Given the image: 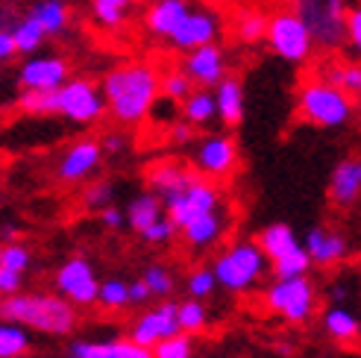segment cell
Here are the masks:
<instances>
[{"mask_svg":"<svg viewBox=\"0 0 361 358\" xmlns=\"http://www.w3.org/2000/svg\"><path fill=\"white\" fill-rule=\"evenodd\" d=\"M100 94L106 100V112L118 123L138 127L150 118L159 100V74L144 62L118 65L103 77Z\"/></svg>","mask_w":361,"mask_h":358,"instance_id":"obj_1","label":"cell"},{"mask_svg":"<svg viewBox=\"0 0 361 358\" xmlns=\"http://www.w3.org/2000/svg\"><path fill=\"white\" fill-rule=\"evenodd\" d=\"M0 320L24 326L27 332H42L53 338H68L77 329V311L59 294H12L0 297Z\"/></svg>","mask_w":361,"mask_h":358,"instance_id":"obj_2","label":"cell"},{"mask_svg":"<svg viewBox=\"0 0 361 358\" xmlns=\"http://www.w3.org/2000/svg\"><path fill=\"white\" fill-rule=\"evenodd\" d=\"M209 267L214 273L218 288H224L229 294H247L264 279V273L270 271V261L264 259L256 241L241 238L235 244H229L226 249H221L218 259Z\"/></svg>","mask_w":361,"mask_h":358,"instance_id":"obj_3","label":"cell"},{"mask_svg":"<svg viewBox=\"0 0 361 358\" xmlns=\"http://www.w3.org/2000/svg\"><path fill=\"white\" fill-rule=\"evenodd\" d=\"M297 112L305 123L312 127H320V130H341L347 127L355 115V103L350 94H344L341 88L323 82L320 77L317 80H309L300 94H297Z\"/></svg>","mask_w":361,"mask_h":358,"instance_id":"obj_4","label":"cell"},{"mask_svg":"<svg viewBox=\"0 0 361 358\" xmlns=\"http://www.w3.org/2000/svg\"><path fill=\"white\" fill-rule=\"evenodd\" d=\"M264 306L288 323H305L317 311V288L309 276L274 279L264 288Z\"/></svg>","mask_w":361,"mask_h":358,"instance_id":"obj_5","label":"cell"},{"mask_svg":"<svg viewBox=\"0 0 361 358\" xmlns=\"http://www.w3.org/2000/svg\"><path fill=\"white\" fill-rule=\"evenodd\" d=\"M344 0H294V15L305 24L312 42L323 50H338L344 44Z\"/></svg>","mask_w":361,"mask_h":358,"instance_id":"obj_6","label":"cell"},{"mask_svg":"<svg viewBox=\"0 0 361 358\" xmlns=\"http://www.w3.org/2000/svg\"><path fill=\"white\" fill-rule=\"evenodd\" d=\"M218 209H224V191L214 185L212 179H203L197 173L183 191H176L165 203V214L176 229H183L185 223L203 218V214L218 211Z\"/></svg>","mask_w":361,"mask_h":358,"instance_id":"obj_7","label":"cell"},{"mask_svg":"<svg viewBox=\"0 0 361 358\" xmlns=\"http://www.w3.org/2000/svg\"><path fill=\"white\" fill-rule=\"evenodd\" d=\"M264 39H267L270 50H274L279 59L294 62V65L305 62L312 56V50H314V42H312L309 30H305V24L291 9H282V12L267 18Z\"/></svg>","mask_w":361,"mask_h":358,"instance_id":"obj_8","label":"cell"},{"mask_svg":"<svg viewBox=\"0 0 361 358\" xmlns=\"http://www.w3.org/2000/svg\"><path fill=\"white\" fill-rule=\"evenodd\" d=\"M56 115L71 123H97L106 115V100L92 80L74 77L56 88Z\"/></svg>","mask_w":361,"mask_h":358,"instance_id":"obj_9","label":"cell"},{"mask_svg":"<svg viewBox=\"0 0 361 358\" xmlns=\"http://www.w3.org/2000/svg\"><path fill=\"white\" fill-rule=\"evenodd\" d=\"M53 285H56V294L62 300H68L71 306H80V309H88L97 302V288H100V279H97V271L94 264L82 259V256H71L59 264L56 276H53Z\"/></svg>","mask_w":361,"mask_h":358,"instance_id":"obj_10","label":"cell"},{"mask_svg":"<svg viewBox=\"0 0 361 358\" xmlns=\"http://www.w3.org/2000/svg\"><path fill=\"white\" fill-rule=\"evenodd\" d=\"M191 171L203 179H226L232 171L238 168V144L229 135H206L200 141H191Z\"/></svg>","mask_w":361,"mask_h":358,"instance_id":"obj_11","label":"cell"},{"mask_svg":"<svg viewBox=\"0 0 361 358\" xmlns=\"http://www.w3.org/2000/svg\"><path fill=\"white\" fill-rule=\"evenodd\" d=\"M179 335V323H176V302L173 300H161L156 306L144 309L130 326V341L153 350L156 344L168 341V338Z\"/></svg>","mask_w":361,"mask_h":358,"instance_id":"obj_12","label":"cell"},{"mask_svg":"<svg viewBox=\"0 0 361 358\" xmlns=\"http://www.w3.org/2000/svg\"><path fill=\"white\" fill-rule=\"evenodd\" d=\"M103 165V150L94 138H80L74 144H68L65 153L56 162V179L65 185H77L92 179Z\"/></svg>","mask_w":361,"mask_h":358,"instance_id":"obj_13","label":"cell"},{"mask_svg":"<svg viewBox=\"0 0 361 358\" xmlns=\"http://www.w3.org/2000/svg\"><path fill=\"white\" fill-rule=\"evenodd\" d=\"M305 256H309L312 264L317 267H335V264H344L353 253V244L341 229H329V226H314L309 229L305 241H300Z\"/></svg>","mask_w":361,"mask_h":358,"instance_id":"obj_14","label":"cell"},{"mask_svg":"<svg viewBox=\"0 0 361 358\" xmlns=\"http://www.w3.org/2000/svg\"><path fill=\"white\" fill-rule=\"evenodd\" d=\"M221 35V18L218 12L212 9H197L191 6V12L183 18V24H179L171 35V44L176 50H194V47H203V44H214Z\"/></svg>","mask_w":361,"mask_h":358,"instance_id":"obj_15","label":"cell"},{"mask_svg":"<svg viewBox=\"0 0 361 358\" xmlns=\"http://www.w3.org/2000/svg\"><path fill=\"white\" fill-rule=\"evenodd\" d=\"M71 68L62 56H30L18 70V85L24 92H56L62 82H68Z\"/></svg>","mask_w":361,"mask_h":358,"instance_id":"obj_16","label":"cell"},{"mask_svg":"<svg viewBox=\"0 0 361 358\" xmlns=\"http://www.w3.org/2000/svg\"><path fill=\"white\" fill-rule=\"evenodd\" d=\"M183 74L200 88H214L224 77H226V56L221 44H203V47H194L185 53V62H183Z\"/></svg>","mask_w":361,"mask_h":358,"instance_id":"obj_17","label":"cell"},{"mask_svg":"<svg viewBox=\"0 0 361 358\" xmlns=\"http://www.w3.org/2000/svg\"><path fill=\"white\" fill-rule=\"evenodd\" d=\"M229 229V211L218 209L212 214H203L191 223H185L183 229H176L183 235V244L191 249V253H206V249H214L221 244V238L226 235Z\"/></svg>","mask_w":361,"mask_h":358,"instance_id":"obj_18","label":"cell"},{"mask_svg":"<svg viewBox=\"0 0 361 358\" xmlns=\"http://www.w3.org/2000/svg\"><path fill=\"white\" fill-rule=\"evenodd\" d=\"M194 179V171L185 162H176V159H161V162L147 168V191L156 194L161 206H165L176 191H183Z\"/></svg>","mask_w":361,"mask_h":358,"instance_id":"obj_19","label":"cell"},{"mask_svg":"<svg viewBox=\"0 0 361 358\" xmlns=\"http://www.w3.org/2000/svg\"><path fill=\"white\" fill-rule=\"evenodd\" d=\"M326 194H329V203L335 209L358 206V194H361V162H358V156H350V159H344V162L335 165Z\"/></svg>","mask_w":361,"mask_h":358,"instance_id":"obj_20","label":"cell"},{"mask_svg":"<svg viewBox=\"0 0 361 358\" xmlns=\"http://www.w3.org/2000/svg\"><path fill=\"white\" fill-rule=\"evenodd\" d=\"M191 12V0H156V4L147 9V30L156 35V39H171L173 30L183 24V18Z\"/></svg>","mask_w":361,"mask_h":358,"instance_id":"obj_21","label":"cell"},{"mask_svg":"<svg viewBox=\"0 0 361 358\" xmlns=\"http://www.w3.org/2000/svg\"><path fill=\"white\" fill-rule=\"evenodd\" d=\"M214 115L224 121V127H238L244 121V85L235 77H224L214 85Z\"/></svg>","mask_w":361,"mask_h":358,"instance_id":"obj_22","label":"cell"},{"mask_svg":"<svg viewBox=\"0 0 361 358\" xmlns=\"http://www.w3.org/2000/svg\"><path fill=\"white\" fill-rule=\"evenodd\" d=\"M68 352L82 358H153L150 350L133 344L130 338H115V341H74Z\"/></svg>","mask_w":361,"mask_h":358,"instance_id":"obj_23","label":"cell"},{"mask_svg":"<svg viewBox=\"0 0 361 358\" xmlns=\"http://www.w3.org/2000/svg\"><path fill=\"white\" fill-rule=\"evenodd\" d=\"M259 249L264 253V259L274 264V261H282L288 259L291 253H297V249L302 247L300 238H297V232L288 226V223H270L259 232Z\"/></svg>","mask_w":361,"mask_h":358,"instance_id":"obj_24","label":"cell"},{"mask_svg":"<svg viewBox=\"0 0 361 358\" xmlns=\"http://www.w3.org/2000/svg\"><path fill=\"white\" fill-rule=\"evenodd\" d=\"M159 218H165V206H161V200L156 194H150L147 188L138 191L130 200V206H126V211H123V223L130 226L133 232H138V235L150 223H156Z\"/></svg>","mask_w":361,"mask_h":358,"instance_id":"obj_25","label":"cell"},{"mask_svg":"<svg viewBox=\"0 0 361 358\" xmlns=\"http://www.w3.org/2000/svg\"><path fill=\"white\" fill-rule=\"evenodd\" d=\"M323 329L338 344H355L361 323H358V314H353L347 306H329L326 314H323Z\"/></svg>","mask_w":361,"mask_h":358,"instance_id":"obj_26","label":"cell"},{"mask_svg":"<svg viewBox=\"0 0 361 358\" xmlns=\"http://www.w3.org/2000/svg\"><path fill=\"white\" fill-rule=\"evenodd\" d=\"M320 80L341 88V92L350 94L353 100L361 92V68H358V62H326L323 65Z\"/></svg>","mask_w":361,"mask_h":358,"instance_id":"obj_27","label":"cell"},{"mask_svg":"<svg viewBox=\"0 0 361 358\" xmlns=\"http://www.w3.org/2000/svg\"><path fill=\"white\" fill-rule=\"evenodd\" d=\"M30 15L39 21V27L44 30V35H62L68 30V21H71L65 0H39V4L32 6Z\"/></svg>","mask_w":361,"mask_h":358,"instance_id":"obj_28","label":"cell"},{"mask_svg":"<svg viewBox=\"0 0 361 358\" xmlns=\"http://www.w3.org/2000/svg\"><path fill=\"white\" fill-rule=\"evenodd\" d=\"M179 106H183V121L191 123V127H206V123L218 118L214 115V97L209 88H194Z\"/></svg>","mask_w":361,"mask_h":358,"instance_id":"obj_29","label":"cell"},{"mask_svg":"<svg viewBox=\"0 0 361 358\" xmlns=\"http://www.w3.org/2000/svg\"><path fill=\"white\" fill-rule=\"evenodd\" d=\"M9 32H12V42H15V53H24V56H32L47 39L44 30L39 27V21H35L32 15L18 18V21L9 27Z\"/></svg>","mask_w":361,"mask_h":358,"instance_id":"obj_30","label":"cell"},{"mask_svg":"<svg viewBox=\"0 0 361 358\" xmlns=\"http://www.w3.org/2000/svg\"><path fill=\"white\" fill-rule=\"evenodd\" d=\"M176 323H179V332L185 335H197L209 326V309L203 300H183L176 302Z\"/></svg>","mask_w":361,"mask_h":358,"instance_id":"obj_31","label":"cell"},{"mask_svg":"<svg viewBox=\"0 0 361 358\" xmlns=\"http://www.w3.org/2000/svg\"><path fill=\"white\" fill-rule=\"evenodd\" d=\"M32 347V338L24 326L0 320V358H21Z\"/></svg>","mask_w":361,"mask_h":358,"instance_id":"obj_32","label":"cell"},{"mask_svg":"<svg viewBox=\"0 0 361 358\" xmlns=\"http://www.w3.org/2000/svg\"><path fill=\"white\" fill-rule=\"evenodd\" d=\"M141 282L147 285L150 297H159V300H171V294L176 291V276H173L171 267L161 264V261L147 264V271H144Z\"/></svg>","mask_w":361,"mask_h":358,"instance_id":"obj_33","label":"cell"},{"mask_svg":"<svg viewBox=\"0 0 361 358\" xmlns=\"http://www.w3.org/2000/svg\"><path fill=\"white\" fill-rule=\"evenodd\" d=\"M133 0H92V15L94 21L106 30H118L126 21V12H130Z\"/></svg>","mask_w":361,"mask_h":358,"instance_id":"obj_34","label":"cell"},{"mask_svg":"<svg viewBox=\"0 0 361 358\" xmlns=\"http://www.w3.org/2000/svg\"><path fill=\"white\" fill-rule=\"evenodd\" d=\"M18 109L27 115H56V92H21Z\"/></svg>","mask_w":361,"mask_h":358,"instance_id":"obj_35","label":"cell"},{"mask_svg":"<svg viewBox=\"0 0 361 358\" xmlns=\"http://www.w3.org/2000/svg\"><path fill=\"white\" fill-rule=\"evenodd\" d=\"M194 92V82L183 74V70H171V74L159 77V94H165L171 103H183Z\"/></svg>","mask_w":361,"mask_h":358,"instance_id":"obj_36","label":"cell"},{"mask_svg":"<svg viewBox=\"0 0 361 358\" xmlns=\"http://www.w3.org/2000/svg\"><path fill=\"white\" fill-rule=\"evenodd\" d=\"M112 203H115V185L109 179H94V183H88V188L82 194V206L88 211H100Z\"/></svg>","mask_w":361,"mask_h":358,"instance_id":"obj_37","label":"cell"},{"mask_svg":"<svg viewBox=\"0 0 361 358\" xmlns=\"http://www.w3.org/2000/svg\"><path fill=\"white\" fill-rule=\"evenodd\" d=\"M238 39L247 42V44H256L264 39V30H267V15L264 12H256V9H250L238 18Z\"/></svg>","mask_w":361,"mask_h":358,"instance_id":"obj_38","label":"cell"},{"mask_svg":"<svg viewBox=\"0 0 361 358\" xmlns=\"http://www.w3.org/2000/svg\"><path fill=\"white\" fill-rule=\"evenodd\" d=\"M150 352H153V358H194V341H191V335L179 332V335L168 338V341L156 344Z\"/></svg>","mask_w":361,"mask_h":358,"instance_id":"obj_39","label":"cell"},{"mask_svg":"<svg viewBox=\"0 0 361 358\" xmlns=\"http://www.w3.org/2000/svg\"><path fill=\"white\" fill-rule=\"evenodd\" d=\"M97 302L103 309H109V311L126 309V306H130V302H126V282L123 279H106V282H100Z\"/></svg>","mask_w":361,"mask_h":358,"instance_id":"obj_40","label":"cell"},{"mask_svg":"<svg viewBox=\"0 0 361 358\" xmlns=\"http://www.w3.org/2000/svg\"><path fill=\"white\" fill-rule=\"evenodd\" d=\"M32 264V253L24 247V244H6L0 247V267L4 271H12V273H27V267Z\"/></svg>","mask_w":361,"mask_h":358,"instance_id":"obj_41","label":"cell"},{"mask_svg":"<svg viewBox=\"0 0 361 358\" xmlns=\"http://www.w3.org/2000/svg\"><path fill=\"white\" fill-rule=\"evenodd\" d=\"M214 288H218V282H214L212 267H197V271H191L185 279V291L191 300H206L214 294Z\"/></svg>","mask_w":361,"mask_h":358,"instance_id":"obj_42","label":"cell"},{"mask_svg":"<svg viewBox=\"0 0 361 358\" xmlns=\"http://www.w3.org/2000/svg\"><path fill=\"white\" fill-rule=\"evenodd\" d=\"M173 235H176V226L168 221V214H165V218H159L156 223H150L147 229L141 232V238L147 241V244H153V247H168L173 241Z\"/></svg>","mask_w":361,"mask_h":358,"instance_id":"obj_43","label":"cell"},{"mask_svg":"<svg viewBox=\"0 0 361 358\" xmlns=\"http://www.w3.org/2000/svg\"><path fill=\"white\" fill-rule=\"evenodd\" d=\"M344 42L353 50L361 47V9L358 6L355 9H347V15H344Z\"/></svg>","mask_w":361,"mask_h":358,"instance_id":"obj_44","label":"cell"},{"mask_svg":"<svg viewBox=\"0 0 361 358\" xmlns=\"http://www.w3.org/2000/svg\"><path fill=\"white\" fill-rule=\"evenodd\" d=\"M168 138H171V144L185 147V144H191V141H194V127H191V123H185V121H173L168 127Z\"/></svg>","mask_w":361,"mask_h":358,"instance_id":"obj_45","label":"cell"},{"mask_svg":"<svg viewBox=\"0 0 361 358\" xmlns=\"http://www.w3.org/2000/svg\"><path fill=\"white\" fill-rule=\"evenodd\" d=\"M24 288V273H12L0 267V297H12V294H21Z\"/></svg>","mask_w":361,"mask_h":358,"instance_id":"obj_46","label":"cell"},{"mask_svg":"<svg viewBox=\"0 0 361 358\" xmlns=\"http://www.w3.org/2000/svg\"><path fill=\"white\" fill-rule=\"evenodd\" d=\"M126 302H130V306H147L150 302V291H147V285H144L141 279L126 282Z\"/></svg>","mask_w":361,"mask_h":358,"instance_id":"obj_47","label":"cell"},{"mask_svg":"<svg viewBox=\"0 0 361 358\" xmlns=\"http://www.w3.org/2000/svg\"><path fill=\"white\" fill-rule=\"evenodd\" d=\"M100 150H103V156L109 153V156H118V153H123L126 150V135H121V132H106L100 141Z\"/></svg>","mask_w":361,"mask_h":358,"instance_id":"obj_48","label":"cell"},{"mask_svg":"<svg viewBox=\"0 0 361 358\" xmlns=\"http://www.w3.org/2000/svg\"><path fill=\"white\" fill-rule=\"evenodd\" d=\"M97 221H100L106 229H121V226H123V211L112 203V206H106V209L97 211Z\"/></svg>","mask_w":361,"mask_h":358,"instance_id":"obj_49","label":"cell"},{"mask_svg":"<svg viewBox=\"0 0 361 358\" xmlns=\"http://www.w3.org/2000/svg\"><path fill=\"white\" fill-rule=\"evenodd\" d=\"M329 306H347V300H350V285L347 282H335L329 285Z\"/></svg>","mask_w":361,"mask_h":358,"instance_id":"obj_50","label":"cell"},{"mask_svg":"<svg viewBox=\"0 0 361 358\" xmlns=\"http://www.w3.org/2000/svg\"><path fill=\"white\" fill-rule=\"evenodd\" d=\"M15 42H12V32L9 30H0V62H9L15 59Z\"/></svg>","mask_w":361,"mask_h":358,"instance_id":"obj_51","label":"cell"},{"mask_svg":"<svg viewBox=\"0 0 361 358\" xmlns=\"http://www.w3.org/2000/svg\"><path fill=\"white\" fill-rule=\"evenodd\" d=\"M0 241H6V244H15V241H18V229H15L12 223L0 226Z\"/></svg>","mask_w":361,"mask_h":358,"instance_id":"obj_52","label":"cell"},{"mask_svg":"<svg viewBox=\"0 0 361 358\" xmlns=\"http://www.w3.org/2000/svg\"><path fill=\"white\" fill-rule=\"evenodd\" d=\"M65 358H82V355H77V352H68V355H65Z\"/></svg>","mask_w":361,"mask_h":358,"instance_id":"obj_53","label":"cell"},{"mask_svg":"<svg viewBox=\"0 0 361 358\" xmlns=\"http://www.w3.org/2000/svg\"><path fill=\"white\" fill-rule=\"evenodd\" d=\"M21 358H27V355H21Z\"/></svg>","mask_w":361,"mask_h":358,"instance_id":"obj_54","label":"cell"}]
</instances>
